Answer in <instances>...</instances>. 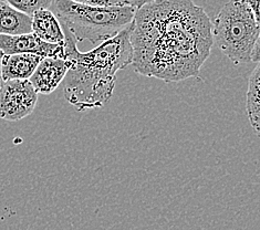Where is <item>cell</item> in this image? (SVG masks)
Returning <instances> with one entry per match:
<instances>
[{
  "instance_id": "obj_5",
  "label": "cell",
  "mask_w": 260,
  "mask_h": 230,
  "mask_svg": "<svg viewBox=\"0 0 260 230\" xmlns=\"http://www.w3.org/2000/svg\"><path fill=\"white\" fill-rule=\"evenodd\" d=\"M38 102V92L29 80L0 82V119L17 122L29 116Z\"/></svg>"
},
{
  "instance_id": "obj_12",
  "label": "cell",
  "mask_w": 260,
  "mask_h": 230,
  "mask_svg": "<svg viewBox=\"0 0 260 230\" xmlns=\"http://www.w3.org/2000/svg\"><path fill=\"white\" fill-rule=\"evenodd\" d=\"M246 111L251 126L260 135V96H247Z\"/></svg>"
},
{
  "instance_id": "obj_8",
  "label": "cell",
  "mask_w": 260,
  "mask_h": 230,
  "mask_svg": "<svg viewBox=\"0 0 260 230\" xmlns=\"http://www.w3.org/2000/svg\"><path fill=\"white\" fill-rule=\"evenodd\" d=\"M42 59L34 53L5 54L0 60V76L4 81L29 80Z\"/></svg>"
},
{
  "instance_id": "obj_17",
  "label": "cell",
  "mask_w": 260,
  "mask_h": 230,
  "mask_svg": "<svg viewBox=\"0 0 260 230\" xmlns=\"http://www.w3.org/2000/svg\"><path fill=\"white\" fill-rule=\"evenodd\" d=\"M153 2H155V0H133V7L139 9L142 7V6L147 5V4L153 3Z\"/></svg>"
},
{
  "instance_id": "obj_16",
  "label": "cell",
  "mask_w": 260,
  "mask_h": 230,
  "mask_svg": "<svg viewBox=\"0 0 260 230\" xmlns=\"http://www.w3.org/2000/svg\"><path fill=\"white\" fill-rule=\"evenodd\" d=\"M259 61H260V34L251 53V62H256V63H258Z\"/></svg>"
},
{
  "instance_id": "obj_7",
  "label": "cell",
  "mask_w": 260,
  "mask_h": 230,
  "mask_svg": "<svg viewBox=\"0 0 260 230\" xmlns=\"http://www.w3.org/2000/svg\"><path fill=\"white\" fill-rule=\"evenodd\" d=\"M71 65V60L66 58H43L29 81L38 93L50 94L64 80Z\"/></svg>"
},
{
  "instance_id": "obj_2",
  "label": "cell",
  "mask_w": 260,
  "mask_h": 230,
  "mask_svg": "<svg viewBox=\"0 0 260 230\" xmlns=\"http://www.w3.org/2000/svg\"><path fill=\"white\" fill-rule=\"evenodd\" d=\"M133 23L88 52H80L71 32L66 35L64 58L72 62L63 80L66 100L78 111L102 108L113 95L116 74L132 64Z\"/></svg>"
},
{
  "instance_id": "obj_14",
  "label": "cell",
  "mask_w": 260,
  "mask_h": 230,
  "mask_svg": "<svg viewBox=\"0 0 260 230\" xmlns=\"http://www.w3.org/2000/svg\"><path fill=\"white\" fill-rule=\"evenodd\" d=\"M247 96H260V61L249 77Z\"/></svg>"
},
{
  "instance_id": "obj_4",
  "label": "cell",
  "mask_w": 260,
  "mask_h": 230,
  "mask_svg": "<svg viewBox=\"0 0 260 230\" xmlns=\"http://www.w3.org/2000/svg\"><path fill=\"white\" fill-rule=\"evenodd\" d=\"M212 23L215 45L234 64L251 62L260 27L246 0H229Z\"/></svg>"
},
{
  "instance_id": "obj_10",
  "label": "cell",
  "mask_w": 260,
  "mask_h": 230,
  "mask_svg": "<svg viewBox=\"0 0 260 230\" xmlns=\"http://www.w3.org/2000/svg\"><path fill=\"white\" fill-rule=\"evenodd\" d=\"M32 32V18L16 9L7 0H0V35L17 36Z\"/></svg>"
},
{
  "instance_id": "obj_13",
  "label": "cell",
  "mask_w": 260,
  "mask_h": 230,
  "mask_svg": "<svg viewBox=\"0 0 260 230\" xmlns=\"http://www.w3.org/2000/svg\"><path fill=\"white\" fill-rule=\"evenodd\" d=\"M79 4H84L89 6H100V7H122V6H132L133 0H72Z\"/></svg>"
},
{
  "instance_id": "obj_18",
  "label": "cell",
  "mask_w": 260,
  "mask_h": 230,
  "mask_svg": "<svg viewBox=\"0 0 260 230\" xmlns=\"http://www.w3.org/2000/svg\"><path fill=\"white\" fill-rule=\"evenodd\" d=\"M4 55H5V53H4L2 50H0V60L3 59ZM2 81H3V79H2V76H0V82H2Z\"/></svg>"
},
{
  "instance_id": "obj_1",
  "label": "cell",
  "mask_w": 260,
  "mask_h": 230,
  "mask_svg": "<svg viewBox=\"0 0 260 230\" xmlns=\"http://www.w3.org/2000/svg\"><path fill=\"white\" fill-rule=\"evenodd\" d=\"M213 23L193 0H155L136 9L131 43L136 73L164 82L197 78L214 45Z\"/></svg>"
},
{
  "instance_id": "obj_9",
  "label": "cell",
  "mask_w": 260,
  "mask_h": 230,
  "mask_svg": "<svg viewBox=\"0 0 260 230\" xmlns=\"http://www.w3.org/2000/svg\"><path fill=\"white\" fill-rule=\"evenodd\" d=\"M32 18V32L43 41L64 45L66 35L59 19L50 9L36 11Z\"/></svg>"
},
{
  "instance_id": "obj_11",
  "label": "cell",
  "mask_w": 260,
  "mask_h": 230,
  "mask_svg": "<svg viewBox=\"0 0 260 230\" xmlns=\"http://www.w3.org/2000/svg\"><path fill=\"white\" fill-rule=\"evenodd\" d=\"M7 2L16 9L32 16L38 10L50 9L54 0H7Z\"/></svg>"
},
{
  "instance_id": "obj_3",
  "label": "cell",
  "mask_w": 260,
  "mask_h": 230,
  "mask_svg": "<svg viewBox=\"0 0 260 230\" xmlns=\"http://www.w3.org/2000/svg\"><path fill=\"white\" fill-rule=\"evenodd\" d=\"M50 9L78 43L86 40L92 45H100L131 26L136 11L132 6L100 7L72 0H54Z\"/></svg>"
},
{
  "instance_id": "obj_15",
  "label": "cell",
  "mask_w": 260,
  "mask_h": 230,
  "mask_svg": "<svg viewBox=\"0 0 260 230\" xmlns=\"http://www.w3.org/2000/svg\"><path fill=\"white\" fill-rule=\"evenodd\" d=\"M246 3L248 4L253 18H255L257 24L260 27V0H246Z\"/></svg>"
},
{
  "instance_id": "obj_6",
  "label": "cell",
  "mask_w": 260,
  "mask_h": 230,
  "mask_svg": "<svg viewBox=\"0 0 260 230\" xmlns=\"http://www.w3.org/2000/svg\"><path fill=\"white\" fill-rule=\"evenodd\" d=\"M0 50L5 54L34 53L42 58H64V45L46 42L34 32L17 36L0 35Z\"/></svg>"
}]
</instances>
